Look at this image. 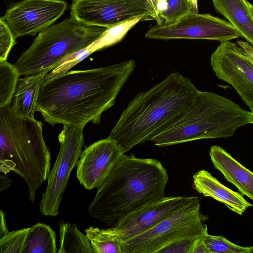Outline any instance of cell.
Returning <instances> with one entry per match:
<instances>
[{
	"mask_svg": "<svg viewBox=\"0 0 253 253\" xmlns=\"http://www.w3.org/2000/svg\"><path fill=\"white\" fill-rule=\"evenodd\" d=\"M136 67L133 60L100 68L72 70L44 80L36 105L45 121L84 126L98 124Z\"/></svg>",
	"mask_w": 253,
	"mask_h": 253,
	"instance_id": "obj_1",
	"label": "cell"
},
{
	"mask_svg": "<svg viewBox=\"0 0 253 253\" xmlns=\"http://www.w3.org/2000/svg\"><path fill=\"white\" fill-rule=\"evenodd\" d=\"M168 181L167 172L159 160L124 153L97 189L88 212L114 227L134 211L165 198Z\"/></svg>",
	"mask_w": 253,
	"mask_h": 253,
	"instance_id": "obj_2",
	"label": "cell"
},
{
	"mask_svg": "<svg viewBox=\"0 0 253 253\" xmlns=\"http://www.w3.org/2000/svg\"><path fill=\"white\" fill-rule=\"evenodd\" d=\"M198 90L177 71L138 93L122 111L109 137L125 153L149 141L191 102Z\"/></svg>",
	"mask_w": 253,
	"mask_h": 253,
	"instance_id": "obj_3",
	"label": "cell"
},
{
	"mask_svg": "<svg viewBox=\"0 0 253 253\" xmlns=\"http://www.w3.org/2000/svg\"><path fill=\"white\" fill-rule=\"evenodd\" d=\"M251 111L226 97L198 90L191 102L149 140L159 147L203 139L226 138L253 122Z\"/></svg>",
	"mask_w": 253,
	"mask_h": 253,
	"instance_id": "obj_4",
	"label": "cell"
},
{
	"mask_svg": "<svg viewBox=\"0 0 253 253\" xmlns=\"http://www.w3.org/2000/svg\"><path fill=\"white\" fill-rule=\"evenodd\" d=\"M42 127L41 121L15 114L11 105L0 108V171L19 175L32 203L50 172V151Z\"/></svg>",
	"mask_w": 253,
	"mask_h": 253,
	"instance_id": "obj_5",
	"label": "cell"
},
{
	"mask_svg": "<svg viewBox=\"0 0 253 253\" xmlns=\"http://www.w3.org/2000/svg\"><path fill=\"white\" fill-rule=\"evenodd\" d=\"M106 29L66 18L39 33L14 65L20 76L50 72L68 56L90 46Z\"/></svg>",
	"mask_w": 253,
	"mask_h": 253,
	"instance_id": "obj_6",
	"label": "cell"
},
{
	"mask_svg": "<svg viewBox=\"0 0 253 253\" xmlns=\"http://www.w3.org/2000/svg\"><path fill=\"white\" fill-rule=\"evenodd\" d=\"M198 199L152 228L123 241V253H159L171 243L185 238L207 235L208 219L200 211Z\"/></svg>",
	"mask_w": 253,
	"mask_h": 253,
	"instance_id": "obj_7",
	"label": "cell"
},
{
	"mask_svg": "<svg viewBox=\"0 0 253 253\" xmlns=\"http://www.w3.org/2000/svg\"><path fill=\"white\" fill-rule=\"evenodd\" d=\"M84 126L63 125L58 135L60 149L48 178L46 190L39 202L43 215L55 217L67 187L71 172L77 166L84 145Z\"/></svg>",
	"mask_w": 253,
	"mask_h": 253,
	"instance_id": "obj_8",
	"label": "cell"
},
{
	"mask_svg": "<svg viewBox=\"0 0 253 253\" xmlns=\"http://www.w3.org/2000/svg\"><path fill=\"white\" fill-rule=\"evenodd\" d=\"M140 16L157 20L148 0H72L70 17L86 26L107 29Z\"/></svg>",
	"mask_w": 253,
	"mask_h": 253,
	"instance_id": "obj_9",
	"label": "cell"
},
{
	"mask_svg": "<svg viewBox=\"0 0 253 253\" xmlns=\"http://www.w3.org/2000/svg\"><path fill=\"white\" fill-rule=\"evenodd\" d=\"M145 36L157 40L206 39L222 42L240 35L228 21L209 14L191 12L173 23L157 24L148 30Z\"/></svg>",
	"mask_w": 253,
	"mask_h": 253,
	"instance_id": "obj_10",
	"label": "cell"
},
{
	"mask_svg": "<svg viewBox=\"0 0 253 253\" xmlns=\"http://www.w3.org/2000/svg\"><path fill=\"white\" fill-rule=\"evenodd\" d=\"M210 64L217 78L230 84L253 113V65L243 50L230 41L222 42Z\"/></svg>",
	"mask_w": 253,
	"mask_h": 253,
	"instance_id": "obj_11",
	"label": "cell"
},
{
	"mask_svg": "<svg viewBox=\"0 0 253 253\" xmlns=\"http://www.w3.org/2000/svg\"><path fill=\"white\" fill-rule=\"evenodd\" d=\"M67 7L62 0H22L9 7L3 17L17 38L34 36L54 24Z\"/></svg>",
	"mask_w": 253,
	"mask_h": 253,
	"instance_id": "obj_12",
	"label": "cell"
},
{
	"mask_svg": "<svg viewBox=\"0 0 253 253\" xmlns=\"http://www.w3.org/2000/svg\"><path fill=\"white\" fill-rule=\"evenodd\" d=\"M124 153L117 141L109 137L88 146L82 152L76 166L80 184L87 190L98 189Z\"/></svg>",
	"mask_w": 253,
	"mask_h": 253,
	"instance_id": "obj_13",
	"label": "cell"
},
{
	"mask_svg": "<svg viewBox=\"0 0 253 253\" xmlns=\"http://www.w3.org/2000/svg\"><path fill=\"white\" fill-rule=\"evenodd\" d=\"M198 199L196 196L166 197L134 211L114 228L124 241L148 230Z\"/></svg>",
	"mask_w": 253,
	"mask_h": 253,
	"instance_id": "obj_14",
	"label": "cell"
},
{
	"mask_svg": "<svg viewBox=\"0 0 253 253\" xmlns=\"http://www.w3.org/2000/svg\"><path fill=\"white\" fill-rule=\"evenodd\" d=\"M193 181L194 188L199 193L222 203L239 215H242L249 207L253 206L242 194L223 185L205 170H201L195 173Z\"/></svg>",
	"mask_w": 253,
	"mask_h": 253,
	"instance_id": "obj_15",
	"label": "cell"
},
{
	"mask_svg": "<svg viewBox=\"0 0 253 253\" xmlns=\"http://www.w3.org/2000/svg\"><path fill=\"white\" fill-rule=\"evenodd\" d=\"M209 156L215 168L225 179L233 184L241 194L253 201V172L219 146H212Z\"/></svg>",
	"mask_w": 253,
	"mask_h": 253,
	"instance_id": "obj_16",
	"label": "cell"
},
{
	"mask_svg": "<svg viewBox=\"0 0 253 253\" xmlns=\"http://www.w3.org/2000/svg\"><path fill=\"white\" fill-rule=\"evenodd\" d=\"M211 0L216 11L253 47V5L247 0Z\"/></svg>",
	"mask_w": 253,
	"mask_h": 253,
	"instance_id": "obj_17",
	"label": "cell"
},
{
	"mask_svg": "<svg viewBox=\"0 0 253 253\" xmlns=\"http://www.w3.org/2000/svg\"><path fill=\"white\" fill-rule=\"evenodd\" d=\"M49 72L24 76L18 81L11 107L17 115L33 119L40 88Z\"/></svg>",
	"mask_w": 253,
	"mask_h": 253,
	"instance_id": "obj_18",
	"label": "cell"
},
{
	"mask_svg": "<svg viewBox=\"0 0 253 253\" xmlns=\"http://www.w3.org/2000/svg\"><path fill=\"white\" fill-rule=\"evenodd\" d=\"M55 231L48 225L37 223L29 227L23 253H56Z\"/></svg>",
	"mask_w": 253,
	"mask_h": 253,
	"instance_id": "obj_19",
	"label": "cell"
},
{
	"mask_svg": "<svg viewBox=\"0 0 253 253\" xmlns=\"http://www.w3.org/2000/svg\"><path fill=\"white\" fill-rule=\"evenodd\" d=\"M60 246L58 253H94L90 241L75 224L59 221Z\"/></svg>",
	"mask_w": 253,
	"mask_h": 253,
	"instance_id": "obj_20",
	"label": "cell"
},
{
	"mask_svg": "<svg viewBox=\"0 0 253 253\" xmlns=\"http://www.w3.org/2000/svg\"><path fill=\"white\" fill-rule=\"evenodd\" d=\"M85 232L94 253H123V240L115 228L99 229L90 226Z\"/></svg>",
	"mask_w": 253,
	"mask_h": 253,
	"instance_id": "obj_21",
	"label": "cell"
},
{
	"mask_svg": "<svg viewBox=\"0 0 253 253\" xmlns=\"http://www.w3.org/2000/svg\"><path fill=\"white\" fill-rule=\"evenodd\" d=\"M144 21L142 16L137 17L107 28L101 37L83 51L87 57L93 52L112 46L122 40L126 34L139 21Z\"/></svg>",
	"mask_w": 253,
	"mask_h": 253,
	"instance_id": "obj_22",
	"label": "cell"
},
{
	"mask_svg": "<svg viewBox=\"0 0 253 253\" xmlns=\"http://www.w3.org/2000/svg\"><path fill=\"white\" fill-rule=\"evenodd\" d=\"M20 76L14 64L0 61V108L11 105Z\"/></svg>",
	"mask_w": 253,
	"mask_h": 253,
	"instance_id": "obj_23",
	"label": "cell"
},
{
	"mask_svg": "<svg viewBox=\"0 0 253 253\" xmlns=\"http://www.w3.org/2000/svg\"><path fill=\"white\" fill-rule=\"evenodd\" d=\"M194 11L191 0H164V7L159 14L161 24L173 23L188 13Z\"/></svg>",
	"mask_w": 253,
	"mask_h": 253,
	"instance_id": "obj_24",
	"label": "cell"
},
{
	"mask_svg": "<svg viewBox=\"0 0 253 253\" xmlns=\"http://www.w3.org/2000/svg\"><path fill=\"white\" fill-rule=\"evenodd\" d=\"M204 240L211 253H251V246L236 245L222 236L208 234L204 237Z\"/></svg>",
	"mask_w": 253,
	"mask_h": 253,
	"instance_id": "obj_25",
	"label": "cell"
},
{
	"mask_svg": "<svg viewBox=\"0 0 253 253\" xmlns=\"http://www.w3.org/2000/svg\"><path fill=\"white\" fill-rule=\"evenodd\" d=\"M29 228L8 232L0 238V253H23Z\"/></svg>",
	"mask_w": 253,
	"mask_h": 253,
	"instance_id": "obj_26",
	"label": "cell"
},
{
	"mask_svg": "<svg viewBox=\"0 0 253 253\" xmlns=\"http://www.w3.org/2000/svg\"><path fill=\"white\" fill-rule=\"evenodd\" d=\"M17 37L3 16L0 18V61L7 60L12 47L16 44Z\"/></svg>",
	"mask_w": 253,
	"mask_h": 253,
	"instance_id": "obj_27",
	"label": "cell"
},
{
	"mask_svg": "<svg viewBox=\"0 0 253 253\" xmlns=\"http://www.w3.org/2000/svg\"><path fill=\"white\" fill-rule=\"evenodd\" d=\"M200 238H185L175 241L165 247L159 253H190L193 245Z\"/></svg>",
	"mask_w": 253,
	"mask_h": 253,
	"instance_id": "obj_28",
	"label": "cell"
},
{
	"mask_svg": "<svg viewBox=\"0 0 253 253\" xmlns=\"http://www.w3.org/2000/svg\"><path fill=\"white\" fill-rule=\"evenodd\" d=\"M204 237L198 238L194 243L190 253H211L207 247Z\"/></svg>",
	"mask_w": 253,
	"mask_h": 253,
	"instance_id": "obj_29",
	"label": "cell"
},
{
	"mask_svg": "<svg viewBox=\"0 0 253 253\" xmlns=\"http://www.w3.org/2000/svg\"><path fill=\"white\" fill-rule=\"evenodd\" d=\"M237 45L243 50L248 59L253 65V47L247 42L238 40Z\"/></svg>",
	"mask_w": 253,
	"mask_h": 253,
	"instance_id": "obj_30",
	"label": "cell"
},
{
	"mask_svg": "<svg viewBox=\"0 0 253 253\" xmlns=\"http://www.w3.org/2000/svg\"><path fill=\"white\" fill-rule=\"evenodd\" d=\"M148 1L157 16V20L156 21L157 24H161L159 15L162 9L164 0H148Z\"/></svg>",
	"mask_w": 253,
	"mask_h": 253,
	"instance_id": "obj_31",
	"label": "cell"
},
{
	"mask_svg": "<svg viewBox=\"0 0 253 253\" xmlns=\"http://www.w3.org/2000/svg\"><path fill=\"white\" fill-rule=\"evenodd\" d=\"M12 181L6 175V174H0V191L7 189L11 184Z\"/></svg>",
	"mask_w": 253,
	"mask_h": 253,
	"instance_id": "obj_32",
	"label": "cell"
},
{
	"mask_svg": "<svg viewBox=\"0 0 253 253\" xmlns=\"http://www.w3.org/2000/svg\"><path fill=\"white\" fill-rule=\"evenodd\" d=\"M0 237H1L9 232L6 224L5 214L1 210L0 213Z\"/></svg>",
	"mask_w": 253,
	"mask_h": 253,
	"instance_id": "obj_33",
	"label": "cell"
},
{
	"mask_svg": "<svg viewBox=\"0 0 253 253\" xmlns=\"http://www.w3.org/2000/svg\"><path fill=\"white\" fill-rule=\"evenodd\" d=\"M191 1L194 6L195 12L198 13L197 0H191Z\"/></svg>",
	"mask_w": 253,
	"mask_h": 253,
	"instance_id": "obj_34",
	"label": "cell"
},
{
	"mask_svg": "<svg viewBox=\"0 0 253 253\" xmlns=\"http://www.w3.org/2000/svg\"><path fill=\"white\" fill-rule=\"evenodd\" d=\"M251 253H253V246H251Z\"/></svg>",
	"mask_w": 253,
	"mask_h": 253,
	"instance_id": "obj_35",
	"label": "cell"
},
{
	"mask_svg": "<svg viewBox=\"0 0 253 253\" xmlns=\"http://www.w3.org/2000/svg\"><path fill=\"white\" fill-rule=\"evenodd\" d=\"M252 124H253V122H252Z\"/></svg>",
	"mask_w": 253,
	"mask_h": 253,
	"instance_id": "obj_36",
	"label": "cell"
},
{
	"mask_svg": "<svg viewBox=\"0 0 253 253\" xmlns=\"http://www.w3.org/2000/svg\"></svg>",
	"mask_w": 253,
	"mask_h": 253,
	"instance_id": "obj_37",
	"label": "cell"
}]
</instances>
